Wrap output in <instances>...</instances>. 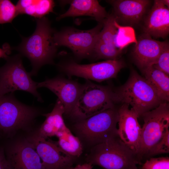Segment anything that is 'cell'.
<instances>
[{
    "label": "cell",
    "instance_id": "ac0fdd59",
    "mask_svg": "<svg viewBox=\"0 0 169 169\" xmlns=\"http://www.w3.org/2000/svg\"><path fill=\"white\" fill-rule=\"evenodd\" d=\"M67 2L70 5L69 8L60 15L57 20L68 17L87 16L92 17L100 23H102L108 15L105 8L97 0H74Z\"/></svg>",
    "mask_w": 169,
    "mask_h": 169
},
{
    "label": "cell",
    "instance_id": "603a6c76",
    "mask_svg": "<svg viewBox=\"0 0 169 169\" xmlns=\"http://www.w3.org/2000/svg\"><path fill=\"white\" fill-rule=\"evenodd\" d=\"M117 23L113 14H108L102 22L103 28L99 34L97 41L117 49L115 45Z\"/></svg>",
    "mask_w": 169,
    "mask_h": 169
},
{
    "label": "cell",
    "instance_id": "44dd1931",
    "mask_svg": "<svg viewBox=\"0 0 169 169\" xmlns=\"http://www.w3.org/2000/svg\"><path fill=\"white\" fill-rule=\"evenodd\" d=\"M59 139L56 143L63 151L72 156H79L82 152V147L79 139L74 136L67 127L56 135Z\"/></svg>",
    "mask_w": 169,
    "mask_h": 169
},
{
    "label": "cell",
    "instance_id": "d6986e66",
    "mask_svg": "<svg viewBox=\"0 0 169 169\" xmlns=\"http://www.w3.org/2000/svg\"><path fill=\"white\" fill-rule=\"evenodd\" d=\"M64 113L63 105L58 99L52 111L43 114L46 119L35 135L45 139L49 137L56 136L59 132L67 127L63 117Z\"/></svg>",
    "mask_w": 169,
    "mask_h": 169
},
{
    "label": "cell",
    "instance_id": "3957f363",
    "mask_svg": "<svg viewBox=\"0 0 169 169\" xmlns=\"http://www.w3.org/2000/svg\"><path fill=\"white\" fill-rule=\"evenodd\" d=\"M141 160L117 136L96 145L88 161L104 169H138Z\"/></svg>",
    "mask_w": 169,
    "mask_h": 169
},
{
    "label": "cell",
    "instance_id": "f546056e",
    "mask_svg": "<svg viewBox=\"0 0 169 169\" xmlns=\"http://www.w3.org/2000/svg\"><path fill=\"white\" fill-rule=\"evenodd\" d=\"M0 169H12L8 161L0 149Z\"/></svg>",
    "mask_w": 169,
    "mask_h": 169
},
{
    "label": "cell",
    "instance_id": "83f0119b",
    "mask_svg": "<svg viewBox=\"0 0 169 169\" xmlns=\"http://www.w3.org/2000/svg\"><path fill=\"white\" fill-rule=\"evenodd\" d=\"M141 169H169V158L162 157L151 158L146 161Z\"/></svg>",
    "mask_w": 169,
    "mask_h": 169
},
{
    "label": "cell",
    "instance_id": "f1b7e54d",
    "mask_svg": "<svg viewBox=\"0 0 169 169\" xmlns=\"http://www.w3.org/2000/svg\"><path fill=\"white\" fill-rule=\"evenodd\" d=\"M12 49V48L8 44H4L2 48H0V58L6 60L9 56V55L11 53Z\"/></svg>",
    "mask_w": 169,
    "mask_h": 169
},
{
    "label": "cell",
    "instance_id": "ffe728a7",
    "mask_svg": "<svg viewBox=\"0 0 169 169\" xmlns=\"http://www.w3.org/2000/svg\"><path fill=\"white\" fill-rule=\"evenodd\" d=\"M145 78L151 85L162 102L169 101V75L152 66L142 71Z\"/></svg>",
    "mask_w": 169,
    "mask_h": 169
},
{
    "label": "cell",
    "instance_id": "5b68a950",
    "mask_svg": "<svg viewBox=\"0 0 169 169\" xmlns=\"http://www.w3.org/2000/svg\"><path fill=\"white\" fill-rule=\"evenodd\" d=\"M22 57L19 54L9 56L6 63L0 67V96L22 90L29 93L42 102L37 90L38 82L32 79L30 72L26 70Z\"/></svg>",
    "mask_w": 169,
    "mask_h": 169
},
{
    "label": "cell",
    "instance_id": "4316f807",
    "mask_svg": "<svg viewBox=\"0 0 169 169\" xmlns=\"http://www.w3.org/2000/svg\"><path fill=\"white\" fill-rule=\"evenodd\" d=\"M156 69L169 75V45L168 43L161 52L157 61L152 65Z\"/></svg>",
    "mask_w": 169,
    "mask_h": 169
},
{
    "label": "cell",
    "instance_id": "4dcf8cb0",
    "mask_svg": "<svg viewBox=\"0 0 169 169\" xmlns=\"http://www.w3.org/2000/svg\"><path fill=\"white\" fill-rule=\"evenodd\" d=\"M92 164L88 162L83 164L78 165L75 167H70L67 169H92Z\"/></svg>",
    "mask_w": 169,
    "mask_h": 169
},
{
    "label": "cell",
    "instance_id": "9c48e42d",
    "mask_svg": "<svg viewBox=\"0 0 169 169\" xmlns=\"http://www.w3.org/2000/svg\"><path fill=\"white\" fill-rule=\"evenodd\" d=\"M103 26L100 23L94 28L82 30L69 28L55 32L54 39L56 45L67 47L77 57L83 58L92 54L99 34Z\"/></svg>",
    "mask_w": 169,
    "mask_h": 169
},
{
    "label": "cell",
    "instance_id": "2e32d148",
    "mask_svg": "<svg viewBox=\"0 0 169 169\" xmlns=\"http://www.w3.org/2000/svg\"><path fill=\"white\" fill-rule=\"evenodd\" d=\"M144 20V33L155 38H165L167 36L169 33V9L161 0H154Z\"/></svg>",
    "mask_w": 169,
    "mask_h": 169
},
{
    "label": "cell",
    "instance_id": "7c38bea8",
    "mask_svg": "<svg viewBox=\"0 0 169 169\" xmlns=\"http://www.w3.org/2000/svg\"><path fill=\"white\" fill-rule=\"evenodd\" d=\"M42 160L45 169H67L71 167L72 157L62 151L56 143L34 135L28 139Z\"/></svg>",
    "mask_w": 169,
    "mask_h": 169
},
{
    "label": "cell",
    "instance_id": "7a4b0ae2",
    "mask_svg": "<svg viewBox=\"0 0 169 169\" xmlns=\"http://www.w3.org/2000/svg\"><path fill=\"white\" fill-rule=\"evenodd\" d=\"M115 92L116 102L131 106L139 117L163 102L145 78L134 70L125 83Z\"/></svg>",
    "mask_w": 169,
    "mask_h": 169
},
{
    "label": "cell",
    "instance_id": "30bf717a",
    "mask_svg": "<svg viewBox=\"0 0 169 169\" xmlns=\"http://www.w3.org/2000/svg\"><path fill=\"white\" fill-rule=\"evenodd\" d=\"M124 66V62L119 59L84 64L72 62L59 65L62 70L69 75L99 82L115 77Z\"/></svg>",
    "mask_w": 169,
    "mask_h": 169
},
{
    "label": "cell",
    "instance_id": "277c9868",
    "mask_svg": "<svg viewBox=\"0 0 169 169\" xmlns=\"http://www.w3.org/2000/svg\"><path fill=\"white\" fill-rule=\"evenodd\" d=\"M115 92L110 89L88 82L81 86L70 116L79 121L113 107Z\"/></svg>",
    "mask_w": 169,
    "mask_h": 169
},
{
    "label": "cell",
    "instance_id": "d4e9b609",
    "mask_svg": "<svg viewBox=\"0 0 169 169\" xmlns=\"http://www.w3.org/2000/svg\"><path fill=\"white\" fill-rule=\"evenodd\" d=\"M18 15L16 7L12 2L0 0V24L11 23Z\"/></svg>",
    "mask_w": 169,
    "mask_h": 169
},
{
    "label": "cell",
    "instance_id": "8992f818",
    "mask_svg": "<svg viewBox=\"0 0 169 169\" xmlns=\"http://www.w3.org/2000/svg\"><path fill=\"white\" fill-rule=\"evenodd\" d=\"M40 113L39 108L19 101L13 93L0 96V133L9 134L26 127Z\"/></svg>",
    "mask_w": 169,
    "mask_h": 169
},
{
    "label": "cell",
    "instance_id": "52a82bcc",
    "mask_svg": "<svg viewBox=\"0 0 169 169\" xmlns=\"http://www.w3.org/2000/svg\"><path fill=\"white\" fill-rule=\"evenodd\" d=\"M118 109L114 107L79 121L75 127L85 139L97 145L118 136Z\"/></svg>",
    "mask_w": 169,
    "mask_h": 169
},
{
    "label": "cell",
    "instance_id": "7402d4cb",
    "mask_svg": "<svg viewBox=\"0 0 169 169\" xmlns=\"http://www.w3.org/2000/svg\"><path fill=\"white\" fill-rule=\"evenodd\" d=\"M54 2L52 0H28L19 14H26L37 18H41L53 11Z\"/></svg>",
    "mask_w": 169,
    "mask_h": 169
},
{
    "label": "cell",
    "instance_id": "ba28073f",
    "mask_svg": "<svg viewBox=\"0 0 169 169\" xmlns=\"http://www.w3.org/2000/svg\"><path fill=\"white\" fill-rule=\"evenodd\" d=\"M141 116L144 124L141 127L139 156L142 159L169 130V104L162 102Z\"/></svg>",
    "mask_w": 169,
    "mask_h": 169
},
{
    "label": "cell",
    "instance_id": "8fae6325",
    "mask_svg": "<svg viewBox=\"0 0 169 169\" xmlns=\"http://www.w3.org/2000/svg\"><path fill=\"white\" fill-rule=\"evenodd\" d=\"M129 106L123 103L118 109L117 133L123 142L139 157L141 127L138 120V115Z\"/></svg>",
    "mask_w": 169,
    "mask_h": 169
},
{
    "label": "cell",
    "instance_id": "4fadbf2b",
    "mask_svg": "<svg viewBox=\"0 0 169 169\" xmlns=\"http://www.w3.org/2000/svg\"><path fill=\"white\" fill-rule=\"evenodd\" d=\"M113 7L117 22L127 26L139 24L146 15L151 1L148 0L108 1Z\"/></svg>",
    "mask_w": 169,
    "mask_h": 169
},
{
    "label": "cell",
    "instance_id": "484cf974",
    "mask_svg": "<svg viewBox=\"0 0 169 169\" xmlns=\"http://www.w3.org/2000/svg\"><path fill=\"white\" fill-rule=\"evenodd\" d=\"M169 152V129L163 135L160 140L151 149L147 156H152Z\"/></svg>",
    "mask_w": 169,
    "mask_h": 169
},
{
    "label": "cell",
    "instance_id": "cb8c5ba5",
    "mask_svg": "<svg viewBox=\"0 0 169 169\" xmlns=\"http://www.w3.org/2000/svg\"><path fill=\"white\" fill-rule=\"evenodd\" d=\"M122 52L121 50L97 41L92 54L97 59L112 60L118 59Z\"/></svg>",
    "mask_w": 169,
    "mask_h": 169
},
{
    "label": "cell",
    "instance_id": "5bb4252c",
    "mask_svg": "<svg viewBox=\"0 0 169 169\" xmlns=\"http://www.w3.org/2000/svg\"><path fill=\"white\" fill-rule=\"evenodd\" d=\"M37 88L45 87L54 93L63 105L64 113L70 115L81 86L77 83L57 77L38 82Z\"/></svg>",
    "mask_w": 169,
    "mask_h": 169
},
{
    "label": "cell",
    "instance_id": "9a60e30c",
    "mask_svg": "<svg viewBox=\"0 0 169 169\" xmlns=\"http://www.w3.org/2000/svg\"><path fill=\"white\" fill-rule=\"evenodd\" d=\"M7 159L12 169H45L38 155L27 139L12 145L8 150Z\"/></svg>",
    "mask_w": 169,
    "mask_h": 169
},
{
    "label": "cell",
    "instance_id": "6da1fadb",
    "mask_svg": "<svg viewBox=\"0 0 169 169\" xmlns=\"http://www.w3.org/2000/svg\"><path fill=\"white\" fill-rule=\"evenodd\" d=\"M36 22L33 33L28 37H22L21 43L12 48L29 60L32 67L30 72L32 76L36 75L43 65L53 63L57 47L54 39L55 31L48 19L44 17L37 18Z\"/></svg>",
    "mask_w": 169,
    "mask_h": 169
},
{
    "label": "cell",
    "instance_id": "1f68e13d",
    "mask_svg": "<svg viewBox=\"0 0 169 169\" xmlns=\"http://www.w3.org/2000/svg\"><path fill=\"white\" fill-rule=\"evenodd\" d=\"M162 3L164 5L169 8V0H161Z\"/></svg>",
    "mask_w": 169,
    "mask_h": 169
},
{
    "label": "cell",
    "instance_id": "e0dca14e",
    "mask_svg": "<svg viewBox=\"0 0 169 169\" xmlns=\"http://www.w3.org/2000/svg\"><path fill=\"white\" fill-rule=\"evenodd\" d=\"M168 43L154 39L149 35L143 33L136 40L133 52L138 66L142 71L153 65Z\"/></svg>",
    "mask_w": 169,
    "mask_h": 169
}]
</instances>
